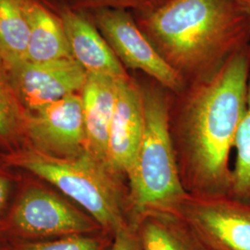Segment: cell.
<instances>
[{"instance_id": "cell-8", "label": "cell", "mask_w": 250, "mask_h": 250, "mask_svg": "<svg viewBox=\"0 0 250 250\" xmlns=\"http://www.w3.org/2000/svg\"><path fill=\"white\" fill-rule=\"evenodd\" d=\"M25 147L55 158H72L85 150L83 101L73 94L27 111Z\"/></svg>"}, {"instance_id": "cell-14", "label": "cell", "mask_w": 250, "mask_h": 250, "mask_svg": "<svg viewBox=\"0 0 250 250\" xmlns=\"http://www.w3.org/2000/svg\"><path fill=\"white\" fill-rule=\"evenodd\" d=\"M133 225L142 250H208L176 215L146 213Z\"/></svg>"}, {"instance_id": "cell-3", "label": "cell", "mask_w": 250, "mask_h": 250, "mask_svg": "<svg viewBox=\"0 0 250 250\" xmlns=\"http://www.w3.org/2000/svg\"><path fill=\"white\" fill-rule=\"evenodd\" d=\"M144 109V132L129 182L131 224L146 213L175 215L188 196L171 138L170 91L156 81H137Z\"/></svg>"}, {"instance_id": "cell-18", "label": "cell", "mask_w": 250, "mask_h": 250, "mask_svg": "<svg viewBox=\"0 0 250 250\" xmlns=\"http://www.w3.org/2000/svg\"><path fill=\"white\" fill-rule=\"evenodd\" d=\"M12 250H109L112 235L106 232L72 234L41 241H10Z\"/></svg>"}, {"instance_id": "cell-19", "label": "cell", "mask_w": 250, "mask_h": 250, "mask_svg": "<svg viewBox=\"0 0 250 250\" xmlns=\"http://www.w3.org/2000/svg\"><path fill=\"white\" fill-rule=\"evenodd\" d=\"M62 4L74 9L91 11L99 9H121L132 12L146 11L161 4L160 0H62Z\"/></svg>"}, {"instance_id": "cell-6", "label": "cell", "mask_w": 250, "mask_h": 250, "mask_svg": "<svg viewBox=\"0 0 250 250\" xmlns=\"http://www.w3.org/2000/svg\"><path fill=\"white\" fill-rule=\"evenodd\" d=\"M175 215L208 250H250V202L188 193Z\"/></svg>"}, {"instance_id": "cell-12", "label": "cell", "mask_w": 250, "mask_h": 250, "mask_svg": "<svg viewBox=\"0 0 250 250\" xmlns=\"http://www.w3.org/2000/svg\"><path fill=\"white\" fill-rule=\"evenodd\" d=\"M120 81L105 75L87 74L81 92L85 150L107 167V139Z\"/></svg>"}, {"instance_id": "cell-15", "label": "cell", "mask_w": 250, "mask_h": 250, "mask_svg": "<svg viewBox=\"0 0 250 250\" xmlns=\"http://www.w3.org/2000/svg\"><path fill=\"white\" fill-rule=\"evenodd\" d=\"M27 111L9 80L5 65L0 61V154L7 155L25 147Z\"/></svg>"}, {"instance_id": "cell-1", "label": "cell", "mask_w": 250, "mask_h": 250, "mask_svg": "<svg viewBox=\"0 0 250 250\" xmlns=\"http://www.w3.org/2000/svg\"><path fill=\"white\" fill-rule=\"evenodd\" d=\"M250 73V45L203 80L187 84L170 117L175 120L184 174L195 193L229 195L230 154L244 116Z\"/></svg>"}, {"instance_id": "cell-21", "label": "cell", "mask_w": 250, "mask_h": 250, "mask_svg": "<svg viewBox=\"0 0 250 250\" xmlns=\"http://www.w3.org/2000/svg\"><path fill=\"white\" fill-rule=\"evenodd\" d=\"M109 250H142L134 225L130 224L113 234Z\"/></svg>"}, {"instance_id": "cell-2", "label": "cell", "mask_w": 250, "mask_h": 250, "mask_svg": "<svg viewBox=\"0 0 250 250\" xmlns=\"http://www.w3.org/2000/svg\"><path fill=\"white\" fill-rule=\"evenodd\" d=\"M133 14L186 85L211 76L250 45V15L237 0H166Z\"/></svg>"}, {"instance_id": "cell-13", "label": "cell", "mask_w": 250, "mask_h": 250, "mask_svg": "<svg viewBox=\"0 0 250 250\" xmlns=\"http://www.w3.org/2000/svg\"><path fill=\"white\" fill-rule=\"evenodd\" d=\"M30 26L25 61L48 62L72 59L60 15L37 0H21Z\"/></svg>"}, {"instance_id": "cell-11", "label": "cell", "mask_w": 250, "mask_h": 250, "mask_svg": "<svg viewBox=\"0 0 250 250\" xmlns=\"http://www.w3.org/2000/svg\"><path fill=\"white\" fill-rule=\"evenodd\" d=\"M58 14L62 21L72 59L87 74L105 75L118 80L130 77L88 11L72 9L62 4Z\"/></svg>"}, {"instance_id": "cell-23", "label": "cell", "mask_w": 250, "mask_h": 250, "mask_svg": "<svg viewBox=\"0 0 250 250\" xmlns=\"http://www.w3.org/2000/svg\"><path fill=\"white\" fill-rule=\"evenodd\" d=\"M0 250H12L11 242L0 232Z\"/></svg>"}, {"instance_id": "cell-22", "label": "cell", "mask_w": 250, "mask_h": 250, "mask_svg": "<svg viewBox=\"0 0 250 250\" xmlns=\"http://www.w3.org/2000/svg\"><path fill=\"white\" fill-rule=\"evenodd\" d=\"M40 3L44 4L47 8L52 9L55 12L58 13L59 9L62 5V0H37Z\"/></svg>"}, {"instance_id": "cell-20", "label": "cell", "mask_w": 250, "mask_h": 250, "mask_svg": "<svg viewBox=\"0 0 250 250\" xmlns=\"http://www.w3.org/2000/svg\"><path fill=\"white\" fill-rule=\"evenodd\" d=\"M7 164L0 162V229L9 213L16 192L17 177Z\"/></svg>"}, {"instance_id": "cell-7", "label": "cell", "mask_w": 250, "mask_h": 250, "mask_svg": "<svg viewBox=\"0 0 250 250\" xmlns=\"http://www.w3.org/2000/svg\"><path fill=\"white\" fill-rule=\"evenodd\" d=\"M99 32L128 70L142 72L175 95L186 83L177 72L165 62L144 35L130 10L99 9L88 11Z\"/></svg>"}, {"instance_id": "cell-17", "label": "cell", "mask_w": 250, "mask_h": 250, "mask_svg": "<svg viewBox=\"0 0 250 250\" xmlns=\"http://www.w3.org/2000/svg\"><path fill=\"white\" fill-rule=\"evenodd\" d=\"M234 150L235 161L229 195L250 203V73L247 106L236 135Z\"/></svg>"}, {"instance_id": "cell-24", "label": "cell", "mask_w": 250, "mask_h": 250, "mask_svg": "<svg viewBox=\"0 0 250 250\" xmlns=\"http://www.w3.org/2000/svg\"><path fill=\"white\" fill-rule=\"evenodd\" d=\"M237 2L242 10L250 15V0H237Z\"/></svg>"}, {"instance_id": "cell-5", "label": "cell", "mask_w": 250, "mask_h": 250, "mask_svg": "<svg viewBox=\"0 0 250 250\" xmlns=\"http://www.w3.org/2000/svg\"><path fill=\"white\" fill-rule=\"evenodd\" d=\"M0 232L9 241H41L103 231L86 212L32 181L19 188Z\"/></svg>"}, {"instance_id": "cell-10", "label": "cell", "mask_w": 250, "mask_h": 250, "mask_svg": "<svg viewBox=\"0 0 250 250\" xmlns=\"http://www.w3.org/2000/svg\"><path fill=\"white\" fill-rule=\"evenodd\" d=\"M144 132L143 101L139 83L132 76L120 81L107 139V165L119 178L134 171Z\"/></svg>"}, {"instance_id": "cell-16", "label": "cell", "mask_w": 250, "mask_h": 250, "mask_svg": "<svg viewBox=\"0 0 250 250\" xmlns=\"http://www.w3.org/2000/svg\"><path fill=\"white\" fill-rule=\"evenodd\" d=\"M30 26L21 0H0V61L25 59Z\"/></svg>"}, {"instance_id": "cell-9", "label": "cell", "mask_w": 250, "mask_h": 250, "mask_svg": "<svg viewBox=\"0 0 250 250\" xmlns=\"http://www.w3.org/2000/svg\"><path fill=\"white\" fill-rule=\"evenodd\" d=\"M19 100L26 111L80 94L87 73L73 59L3 63Z\"/></svg>"}, {"instance_id": "cell-25", "label": "cell", "mask_w": 250, "mask_h": 250, "mask_svg": "<svg viewBox=\"0 0 250 250\" xmlns=\"http://www.w3.org/2000/svg\"><path fill=\"white\" fill-rule=\"evenodd\" d=\"M164 1H166V0H160V2H161V3H162V2H164Z\"/></svg>"}, {"instance_id": "cell-4", "label": "cell", "mask_w": 250, "mask_h": 250, "mask_svg": "<svg viewBox=\"0 0 250 250\" xmlns=\"http://www.w3.org/2000/svg\"><path fill=\"white\" fill-rule=\"evenodd\" d=\"M10 168L24 170L57 188L113 234L131 224L120 179L86 150L72 158H55L23 147L1 155Z\"/></svg>"}]
</instances>
